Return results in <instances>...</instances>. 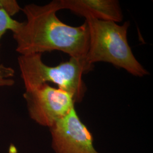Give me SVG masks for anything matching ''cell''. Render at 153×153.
Masks as SVG:
<instances>
[{
  "instance_id": "cell-1",
  "label": "cell",
  "mask_w": 153,
  "mask_h": 153,
  "mask_svg": "<svg viewBox=\"0 0 153 153\" xmlns=\"http://www.w3.org/2000/svg\"><path fill=\"white\" fill-rule=\"evenodd\" d=\"M22 10L26 21L13 33L20 55L59 51L73 58H86L90 41L88 24L73 27L61 22L56 15L61 10L59 0L45 5L28 4Z\"/></svg>"
},
{
  "instance_id": "cell-2",
  "label": "cell",
  "mask_w": 153,
  "mask_h": 153,
  "mask_svg": "<svg viewBox=\"0 0 153 153\" xmlns=\"http://www.w3.org/2000/svg\"><path fill=\"white\" fill-rule=\"evenodd\" d=\"M90 41L86 60L90 65L105 62L125 69L131 75L145 76L148 72L133 55L127 40L129 22L123 25L95 19H86Z\"/></svg>"
},
{
  "instance_id": "cell-3",
  "label": "cell",
  "mask_w": 153,
  "mask_h": 153,
  "mask_svg": "<svg viewBox=\"0 0 153 153\" xmlns=\"http://www.w3.org/2000/svg\"><path fill=\"white\" fill-rule=\"evenodd\" d=\"M18 63L26 90L51 82L71 94L75 103L82 102L87 90L82 76L93 67L85 59L73 57L58 65L50 66L44 64L40 53L19 55Z\"/></svg>"
},
{
  "instance_id": "cell-4",
  "label": "cell",
  "mask_w": 153,
  "mask_h": 153,
  "mask_svg": "<svg viewBox=\"0 0 153 153\" xmlns=\"http://www.w3.org/2000/svg\"><path fill=\"white\" fill-rule=\"evenodd\" d=\"M30 117L39 125L51 127L67 115L74 101L69 93L45 83L23 94Z\"/></svg>"
},
{
  "instance_id": "cell-5",
  "label": "cell",
  "mask_w": 153,
  "mask_h": 153,
  "mask_svg": "<svg viewBox=\"0 0 153 153\" xmlns=\"http://www.w3.org/2000/svg\"><path fill=\"white\" fill-rule=\"evenodd\" d=\"M49 129L56 153H99L94 146L92 134L79 119L74 107Z\"/></svg>"
},
{
  "instance_id": "cell-6",
  "label": "cell",
  "mask_w": 153,
  "mask_h": 153,
  "mask_svg": "<svg viewBox=\"0 0 153 153\" xmlns=\"http://www.w3.org/2000/svg\"><path fill=\"white\" fill-rule=\"evenodd\" d=\"M61 10L68 9L86 19L120 22L123 19L116 0H59Z\"/></svg>"
},
{
  "instance_id": "cell-7",
  "label": "cell",
  "mask_w": 153,
  "mask_h": 153,
  "mask_svg": "<svg viewBox=\"0 0 153 153\" xmlns=\"http://www.w3.org/2000/svg\"><path fill=\"white\" fill-rule=\"evenodd\" d=\"M22 23L16 21L11 18L6 11L2 5L1 0H0V41L7 31L10 30L13 33L16 32L22 25Z\"/></svg>"
},
{
  "instance_id": "cell-8",
  "label": "cell",
  "mask_w": 153,
  "mask_h": 153,
  "mask_svg": "<svg viewBox=\"0 0 153 153\" xmlns=\"http://www.w3.org/2000/svg\"><path fill=\"white\" fill-rule=\"evenodd\" d=\"M15 71L10 67L0 65V79H10L14 76Z\"/></svg>"
},
{
  "instance_id": "cell-9",
  "label": "cell",
  "mask_w": 153,
  "mask_h": 153,
  "mask_svg": "<svg viewBox=\"0 0 153 153\" xmlns=\"http://www.w3.org/2000/svg\"><path fill=\"white\" fill-rule=\"evenodd\" d=\"M14 84V81L13 79H0V87L2 86H10Z\"/></svg>"
}]
</instances>
